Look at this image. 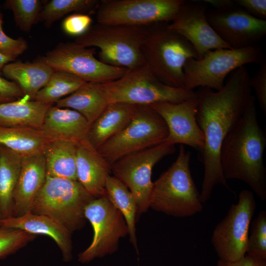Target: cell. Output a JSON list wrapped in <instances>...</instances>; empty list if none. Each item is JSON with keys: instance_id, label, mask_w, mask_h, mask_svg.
I'll return each mask as SVG.
<instances>
[{"instance_id": "6da1fadb", "label": "cell", "mask_w": 266, "mask_h": 266, "mask_svg": "<svg viewBox=\"0 0 266 266\" xmlns=\"http://www.w3.org/2000/svg\"><path fill=\"white\" fill-rule=\"evenodd\" d=\"M250 78L243 66L232 73L221 90L200 87L195 92L197 121L204 137V147L200 152L204 169L200 192L203 204L209 200L217 185L231 191L222 171L220 153L224 139L240 119L252 96Z\"/></svg>"}, {"instance_id": "7a4b0ae2", "label": "cell", "mask_w": 266, "mask_h": 266, "mask_svg": "<svg viewBox=\"0 0 266 266\" xmlns=\"http://www.w3.org/2000/svg\"><path fill=\"white\" fill-rule=\"evenodd\" d=\"M266 135L260 127L255 99L251 96L240 119L224 139L220 163L225 178L247 184L260 199L266 200Z\"/></svg>"}, {"instance_id": "3957f363", "label": "cell", "mask_w": 266, "mask_h": 266, "mask_svg": "<svg viewBox=\"0 0 266 266\" xmlns=\"http://www.w3.org/2000/svg\"><path fill=\"white\" fill-rule=\"evenodd\" d=\"M191 154L183 145L176 160L153 182L150 208L178 218L192 216L203 209L200 192L192 176Z\"/></svg>"}, {"instance_id": "277c9868", "label": "cell", "mask_w": 266, "mask_h": 266, "mask_svg": "<svg viewBox=\"0 0 266 266\" xmlns=\"http://www.w3.org/2000/svg\"><path fill=\"white\" fill-rule=\"evenodd\" d=\"M167 24L159 22L148 28L141 48L142 54L145 65L159 80L184 88L185 64L189 59H198V57L192 45L169 29Z\"/></svg>"}, {"instance_id": "5b68a950", "label": "cell", "mask_w": 266, "mask_h": 266, "mask_svg": "<svg viewBox=\"0 0 266 266\" xmlns=\"http://www.w3.org/2000/svg\"><path fill=\"white\" fill-rule=\"evenodd\" d=\"M148 31L144 26L98 23L74 42L98 48L99 60L103 63L130 70L145 64L141 48Z\"/></svg>"}, {"instance_id": "8992f818", "label": "cell", "mask_w": 266, "mask_h": 266, "mask_svg": "<svg viewBox=\"0 0 266 266\" xmlns=\"http://www.w3.org/2000/svg\"><path fill=\"white\" fill-rule=\"evenodd\" d=\"M94 199L77 180L46 176L31 212L53 219L71 233L85 225V209Z\"/></svg>"}, {"instance_id": "52a82bcc", "label": "cell", "mask_w": 266, "mask_h": 266, "mask_svg": "<svg viewBox=\"0 0 266 266\" xmlns=\"http://www.w3.org/2000/svg\"><path fill=\"white\" fill-rule=\"evenodd\" d=\"M109 103L150 105L180 102L196 97L193 90L172 87L159 80L145 64L128 70L119 79L102 84Z\"/></svg>"}, {"instance_id": "ba28073f", "label": "cell", "mask_w": 266, "mask_h": 266, "mask_svg": "<svg viewBox=\"0 0 266 266\" xmlns=\"http://www.w3.org/2000/svg\"><path fill=\"white\" fill-rule=\"evenodd\" d=\"M168 130L163 119L149 105H136L130 122L97 150L111 165L120 158L166 141Z\"/></svg>"}, {"instance_id": "9c48e42d", "label": "cell", "mask_w": 266, "mask_h": 266, "mask_svg": "<svg viewBox=\"0 0 266 266\" xmlns=\"http://www.w3.org/2000/svg\"><path fill=\"white\" fill-rule=\"evenodd\" d=\"M262 59L261 49L256 46L209 51L200 59L191 58L186 62L184 88L205 87L219 91L230 73L247 64H260Z\"/></svg>"}, {"instance_id": "30bf717a", "label": "cell", "mask_w": 266, "mask_h": 266, "mask_svg": "<svg viewBox=\"0 0 266 266\" xmlns=\"http://www.w3.org/2000/svg\"><path fill=\"white\" fill-rule=\"evenodd\" d=\"M256 202L253 192L243 190L237 203L215 226L211 241L219 260L234 262L246 254L249 229Z\"/></svg>"}, {"instance_id": "8fae6325", "label": "cell", "mask_w": 266, "mask_h": 266, "mask_svg": "<svg viewBox=\"0 0 266 266\" xmlns=\"http://www.w3.org/2000/svg\"><path fill=\"white\" fill-rule=\"evenodd\" d=\"M175 151L174 145L165 141L125 156L111 165L113 176L124 183L132 194L136 203L137 216L146 212L150 208L153 167Z\"/></svg>"}, {"instance_id": "7c38bea8", "label": "cell", "mask_w": 266, "mask_h": 266, "mask_svg": "<svg viewBox=\"0 0 266 266\" xmlns=\"http://www.w3.org/2000/svg\"><path fill=\"white\" fill-rule=\"evenodd\" d=\"M183 0H103L97 7L100 24L144 26L171 22Z\"/></svg>"}, {"instance_id": "4fadbf2b", "label": "cell", "mask_w": 266, "mask_h": 266, "mask_svg": "<svg viewBox=\"0 0 266 266\" xmlns=\"http://www.w3.org/2000/svg\"><path fill=\"white\" fill-rule=\"evenodd\" d=\"M85 216L92 226L94 235L89 247L78 254V262L88 263L116 252L120 239L129 233L120 211L104 195L95 198L87 205Z\"/></svg>"}, {"instance_id": "5bb4252c", "label": "cell", "mask_w": 266, "mask_h": 266, "mask_svg": "<svg viewBox=\"0 0 266 266\" xmlns=\"http://www.w3.org/2000/svg\"><path fill=\"white\" fill-rule=\"evenodd\" d=\"M94 48L75 42H60L39 60L53 70L71 73L87 82L104 84L116 80L128 70L103 63L95 57Z\"/></svg>"}, {"instance_id": "9a60e30c", "label": "cell", "mask_w": 266, "mask_h": 266, "mask_svg": "<svg viewBox=\"0 0 266 266\" xmlns=\"http://www.w3.org/2000/svg\"><path fill=\"white\" fill-rule=\"evenodd\" d=\"M235 6L206 13L208 22L232 49L256 46L266 33V20L258 19Z\"/></svg>"}, {"instance_id": "2e32d148", "label": "cell", "mask_w": 266, "mask_h": 266, "mask_svg": "<svg viewBox=\"0 0 266 266\" xmlns=\"http://www.w3.org/2000/svg\"><path fill=\"white\" fill-rule=\"evenodd\" d=\"M198 101L196 97L180 102H164L149 105L163 119L167 130L166 142L186 145L201 152L204 137L196 118Z\"/></svg>"}, {"instance_id": "e0dca14e", "label": "cell", "mask_w": 266, "mask_h": 266, "mask_svg": "<svg viewBox=\"0 0 266 266\" xmlns=\"http://www.w3.org/2000/svg\"><path fill=\"white\" fill-rule=\"evenodd\" d=\"M167 27L192 45L198 59L210 50L232 49L212 28L204 7L200 5L185 2Z\"/></svg>"}, {"instance_id": "ac0fdd59", "label": "cell", "mask_w": 266, "mask_h": 266, "mask_svg": "<svg viewBox=\"0 0 266 266\" xmlns=\"http://www.w3.org/2000/svg\"><path fill=\"white\" fill-rule=\"evenodd\" d=\"M77 181L95 198L105 195L107 176L111 165L94 148L87 138L76 144Z\"/></svg>"}, {"instance_id": "d6986e66", "label": "cell", "mask_w": 266, "mask_h": 266, "mask_svg": "<svg viewBox=\"0 0 266 266\" xmlns=\"http://www.w3.org/2000/svg\"><path fill=\"white\" fill-rule=\"evenodd\" d=\"M46 178L43 154L23 157L21 168L13 194V216L31 212L33 201Z\"/></svg>"}, {"instance_id": "ffe728a7", "label": "cell", "mask_w": 266, "mask_h": 266, "mask_svg": "<svg viewBox=\"0 0 266 266\" xmlns=\"http://www.w3.org/2000/svg\"><path fill=\"white\" fill-rule=\"evenodd\" d=\"M0 227L19 229L33 234H43L51 237L59 247L63 260L72 259L71 233L53 219L43 215L28 212L20 216H10L0 219Z\"/></svg>"}, {"instance_id": "44dd1931", "label": "cell", "mask_w": 266, "mask_h": 266, "mask_svg": "<svg viewBox=\"0 0 266 266\" xmlns=\"http://www.w3.org/2000/svg\"><path fill=\"white\" fill-rule=\"evenodd\" d=\"M89 127L87 119L78 112L53 105L46 113L40 130L51 141L78 143L86 139Z\"/></svg>"}, {"instance_id": "7402d4cb", "label": "cell", "mask_w": 266, "mask_h": 266, "mask_svg": "<svg viewBox=\"0 0 266 266\" xmlns=\"http://www.w3.org/2000/svg\"><path fill=\"white\" fill-rule=\"evenodd\" d=\"M136 105L124 103L109 104L90 126L87 139L96 149L120 132L133 118Z\"/></svg>"}, {"instance_id": "603a6c76", "label": "cell", "mask_w": 266, "mask_h": 266, "mask_svg": "<svg viewBox=\"0 0 266 266\" xmlns=\"http://www.w3.org/2000/svg\"><path fill=\"white\" fill-rule=\"evenodd\" d=\"M53 104L31 100L27 96L0 103V126L41 130L48 109Z\"/></svg>"}, {"instance_id": "cb8c5ba5", "label": "cell", "mask_w": 266, "mask_h": 266, "mask_svg": "<svg viewBox=\"0 0 266 266\" xmlns=\"http://www.w3.org/2000/svg\"><path fill=\"white\" fill-rule=\"evenodd\" d=\"M109 104L102 84L87 82L55 103L57 107L78 112L87 119L90 126Z\"/></svg>"}, {"instance_id": "d4e9b609", "label": "cell", "mask_w": 266, "mask_h": 266, "mask_svg": "<svg viewBox=\"0 0 266 266\" xmlns=\"http://www.w3.org/2000/svg\"><path fill=\"white\" fill-rule=\"evenodd\" d=\"M54 70L38 60L33 62H12L4 66L2 73L15 82L24 96L34 100L37 93L48 83Z\"/></svg>"}, {"instance_id": "484cf974", "label": "cell", "mask_w": 266, "mask_h": 266, "mask_svg": "<svg viewBox=\"0 0 266 266\" xmlns=\"http://www.w3.org/2000/svg\"><path fill=\"white\" fill-rule=\"evenodd\" d=\"M23 157L0 145V217L13 215V194L19 178Z\"/></svg>"}, {"instance_id": "4316f807", "label": "cell", "mask_w": 266, "mask_h": 266, "mask_svg": "<svg viewBox=\"0 0 266 266\" xmlns=\"http://www.w3.org/2000/svg\"><path fill=\"white\" fill-rule=\"evenodd\" d=\"M76 144L61 140H52L48 143L43 153L46 176L77 180Z\"/></svg>"}, {"instance_id": "83f0119b", "label": "cell", "mask_w": 266, "mask_h": 266, "mask_svg": "<svg viewBox=\"0 0 266 266\" xmlns=\"http://www.w3.org/2000/svg\"><path fill=\"white\" fill-rule=\"evenodd\" d=\"M51 141L39 130L0 126V145L22 157L43 154Z\"/></svg>"}, {"instance_id": "f1b7e54d", "label": "cell", "mask_w": 266, "mask_h": 266, "mask_svg": "<svg viewBox=\"0 0 266 266\" xmlns=\"http://www.w3.org/2000/svg\"><path fill=\"white\" fill-rule=\"evenodd\" d=\"M105 195L123 216L128 228L129 240L138 255L135 227L137 209L132 194L124 183L109 175L106 180Z\"/></svg>"}, {"instance_id": "f546056e", "label": "cell", "mask_w": 266, "mask_h": 266, "mask_svg": "<svg viewBox=\"0 0 266 266\" xmlns=\"http://www.w3.org/2000/svg\"><path fill=\"white\" fill-rule=\"evenodd\" d=\"M85 82L71 73L54 70L46 85L37 93L34 100L54 104L73 93Z\"/></svg>"}, {"instance_id": "4dcf8cb0", "label": "cell", "mask_w": 266, "mask_h": 266, "mask_svg": "<svg viewBox=\"0 0 266 266\" xmlns=\"http://www.w3.org/2000/svg\"><path fill=\"white\" fill-rule=\"evenodd\" d=\"M95 0H52L42 8L36 22H43L50 28L56 21L71 12L88 11L96 8Z\"/></svg>"}, {"instance_id": "1f68e13d", "label": "cell", "mask_w": 266, "mask_h": 266, "mask_svg": "<svg viewBox=\"0 0 266 266\" xmlns=\"http://www.w3.org/2000/svg\"><path fill=\"white\" fill-rule=\"evenodd\" d=\"M7 5L12 11L16 25L25 32H29L37 21L42 9L39 0H8Z\"/></svg>"}, {"instance_id": "d6a6232c", "label": "cell", "mask_w": 266, "mask_h": 266, "mask_svg": "<svg viewBox=\"0 0 266 266\" xmlns=\"http://www.w3.org/2000/svg\"><path fill=\"white\" fill-rule=\"evenodd\" d=\"M246 253L266 260V211L262 210L250 224Z\"/></svg>"}, {"instance_id": "836d02e7", "label": "cell", "mask_w": 266, "mask_h": 266, "mask_svg": "<svg viewBox=\"0 0 266 266\" xmlns=\"http://www.w3.org/2000/svg\"><path fill=\"white\" fill-rule=\"evenodd\" d=\"M35 237L23 230L0 227V259L16 252Z\"/></svg>"}, {"instance_id": "e575fe53", "label": "cell", "mask_w": 266, "mask_h": 266, "mask_svg": "<svg viewBox=\"0 0 266 266\" xmlns=\"http://www.w3.org/2000/svg\"><path fill=\"white\" fill-rule=\"evenodd\" d=\"M3 15L0 13V53L15 60L26 51L28 45L22 37L13 39L8 36L2 28Z\"/></svg>"}, {"instance_id": "d590c367", "label": "cell", "mask_w": 266, "mask_h": 266, "mask_svg": "<svg viewBox=\"0 0 266 266\" xmlns=\"http://www.w3.org/2000/svg\"><path fill=\"white\" fill-rule=\"evenodd\" d=\"M92 22V18L88 15L75 13L68 15L64 20L62 29L66 33L78 37L90 29Z\"/></svg>"}, {"instance_id": "8d00e7d4", "label": "cell", "mask_w": 266, "mask_h": 266, "mask_svg": "<svg viewBox=\"0 0 266 266\" xmlns=\"http://www.w3.org/2000/svg\"><path fill=\"white\" fill-rule=\"evenodd\" d=\"M250 88H253L261 109L266 113V62L262 59L257 73L249 80Z\"/></svg>"}, {"instance_id": "74e56055", "label": "cell", "mask_w": 266, "mask_h": 266, "mask_svg": "<svg viewBox=\"0 0 266 266\" xmlns=\"http://www.w3.org/2000/svg\"><path fill=\"white\" fill-rule=\"evenodd\" d=\"M24 96L22 90L15 82L0 76V103L15 101Z\"/></svg>"}, {"instance_id": "f35d334b", "label": "cell", "mask_w": 266, "mask_h": 266, "mask_svg": "<svg viewBox=\"0 0 266 266\" xmlns=\"http://www.w3.org/2000/svg\"><path fill=\"white\" fill-rule=\"evenodd\" d=\"M233 2L252 16L262 20L266 18V0H235Z\"/></svg>"}, {"instance_id": "ab89813d", "label": "cell", "mask_w": 266, "mask_h": 266, "mask_svg": "<svg viewBox=\"0 0 266 266\" xmlns=\"http://www.w3.org/2000/svg\"><path fill=\"white\" fill-rule=\"evenodd\" d=\"M216 266H266V260L255 255L246 253L239 260L228 262L219 260Z\"/></svg>"}, {"instance_id": "60d3db41", "label": "cell", "mask_w": 266, "mask_h": 266, "mask_svg": "<svg viewBox=\"0 0 266 266\" xmlns=\"http://www.w3.org/2000/svg\"><path fill=\"white\" fill-rule=\"evenodd\" d=\"M204 1L215 7L216 10H224L235 6L233 0H205Z\"/></svg>"}, {"instance_id": "b9f144b4", "label": "cell", "mask_w": 266, "mask_h": 266, "mask_svg": "<svg viewBox=\"0 0 266 266\" xmlns=\"http://www.w3.org/2000/svg\"><path fill=\"white\" fill-rule=\"evenodd\" d=\"M14 61L15 60L0 53V74L2 72V70L5 65Z\"/></svg>"}, {"instance_id": "7bdbcfd3", "label": "cell", "mask_w": 266, "mask_h": 266, "mask_svg": "<svg viewBox=\"0 0 266 266\" xmlns=\"http://www.w3.org/2000/svg\"></svg>"}, {"instance_id": "ee69618b", "label": "cell", "mask_w": 266, "mask_h": 266, "mask_svg": "<svg viewBox=\"0 0 266 266\" xmlns=\"http://www.w3.org/2000/svg\"></svg>"}]
</instances>
